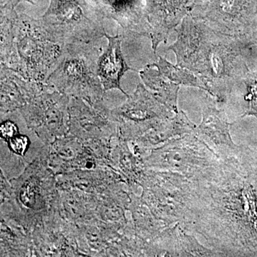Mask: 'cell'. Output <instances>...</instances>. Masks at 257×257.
Wrapping results in <instances>:
<instances>
[{
	"mask_svg": "<svg viewBox=\"0 0 257 257\" xmlns=\"http://www.w3.org/2000/svg\"><path fill=\"white\" fill-rule=\"evenodd\" d=\"M175 30L177 41L168 50L175 52L177 65L209 79L216 98L229 92L249 72L241 58L245 44L240 40L213 30L191 15Z\"/></svg>",
	"mask_w": 257,
	"mask_h": 257,
	"instance_id": "1",
	"label": "cell"
},
{
	"mask_svg": "<svg viewBox=\"0 0 257 257\" xmlns=\"http://www.w3.org/2000/svg\"><path fill=\"white\" fill-rule=\"evenodd\" d=\"M189 15L213 30L249 45L257 25V0H197Z\"/></svg>",
	"mask_w": 257,
	"mask_h": 257,
	"instance_id": "2",
	"label": "cell"
},
{
	"mask_svg": "<svg viewBox=\"0 0 257 257\" xmlns=\"http://www.w3.org/2000/svg\"><path fill=\"white\" fill-rule=\"evenodd\" d=\"M197 0H148L147 18L154 50L190 14Z\"/></svg>",
	"mask_w": 257,
	"mask_h": 257,
	"instance_id": "3",
	"label": "cell"
},
{
	"mask_svg": "<svg viewBox=\"0 0 257 257\" xmlns=\"http://www.w3.org/2000/svg\"><path fill=\"white\" fill-rule=\"evenodd\" d=\"M106 37L108 39V46L98 62V76L106 90L118 89L128 96L120 86L121 79L130 67L123 57L119 37L107 35Z\"/></svg>",
	"mask_w": 257,
	"mask_h": 257,
	"instance_id": "4",
	"label": "cell"
},
{
	"mask_svg": "<svg viewBox=\"0 0 257 257\" xmlns=\"http://www.w3.org/2000/svg\"><path fill=\"white\" fill-rule=\"evenodd\" d=\"M200 101L202 120L196 128V133L206 135L216 145L234 146L229 133V126L231 124L228 122L224 111L217 109L214 101L203 91H200Z\"/></svg>",
	"mask_w": 257,
	"mask_h": 257,
	"instance_id": "5",
	"label": "cell"
},
{
	"mask_svg": "<svg viewBox=\"0 0 257 257\" xmlns=\"http://www.w3.org/2000/svg\"><path fill=\"white\" fill-rule=\"evenodd\" d=\"M44 18L49 20V25L61 30H73L82 22L84 15L79 0H52L50 8Z\"/></svg>",
	"mask_w": 257,
	"mask_h": 257,
	"instance_id": "6",
	"label": "cell"
},
{
	"mask_svg": "<svg viewBox=\"0 0 257 257\" xmlns=\"http://www.w3.org/2000/svg\"><path fill=\"white\" fill-rule=\"evenodd\" d=\"M154 66H156L161 73L171 82L179 85L199 88L216 97L215 89L210 81L200 74L178 65H174L161 57L158 63L154 64Z\"/></svg>",
	"mask_w": 257,
	"mask_h": 257,
	"instance_id": "7",
	"label": "cell"
},
{
	"mask_svg": "<svg viewBox=\"0 0 257 257\" xmlns=\"http://www.w3.org/2000/svg\"><path fill=\"white\" fill-rule=\"evenodd\" d=\"M141 77L147 86L153 89L165 105L170 110L178 113L177 97L179 84L166 78L160 71L147 69L141 73Z\"/></svg>",
	"mask_w": 257,
	"mask_h": 257,
	"instance_id": "8",
	"label": "cell"
},
{
	"mask_svg": "<svg viewBox=\"0 0 257 257\" xmlns=\"http://www.w3.org/2000/svg\"><path fill=\"white\" fill-rule=\"evenodd\" d=\"M247 88L246 99L248 101V109L244 115H254L257 116V72H248L243 78Z\"/></svg>",
	"mask_w": 257,
	"mask_h": 257,
	"instance_id": "9",
	"label": "cell"
},
{
	"mask_svg": "<svg viewBox=\"0 0 257 257\" xmlns=\"http://www.w3.org/2000/svg\"><path fill=\"white\" fill-rule=\"evenodd\" d=\"M29 143L30 142L28 137L19 135L8 141L11 150H13L17 155H22V156L25 155L28 150Z\"/></svg>",
	"mask_w": 257,
	"mask_h": 257,
	"instance_id": "10",
	"label": "cell"
},
{
	"mask_svg": "<svg viewBox=\"0 0 257 257\" xmlns=\"http://www.w3.org/2000/svg\"><path fill=\"white\" fill-rule=\"evenodd\" d=\"M0 133H1V138L5 141H9L11 139L19 135L18 126L11 121H4L1 124L0 127Z\"/></svg>",
	"mask_w": 257,
	"mask_h": 257,
	"instance_id": "11",
	"label": "cell"
},
{
	"mask_svg": "<svg viewBox=\"0 0 257 257\" xmlns=\"http://www.w3.org/2000/svg\"><path fill=\"white\" fill-rule=\"evenodd\" d=\"M248 44H256L257 45V25L254 30H253L252 35H251V38L249 40V43Z\"/></svg>",
	"mask_w": 257,
	"mask_h": 257,
	"instance_id": "12",
	"label": "cell"
}]
</instances>
